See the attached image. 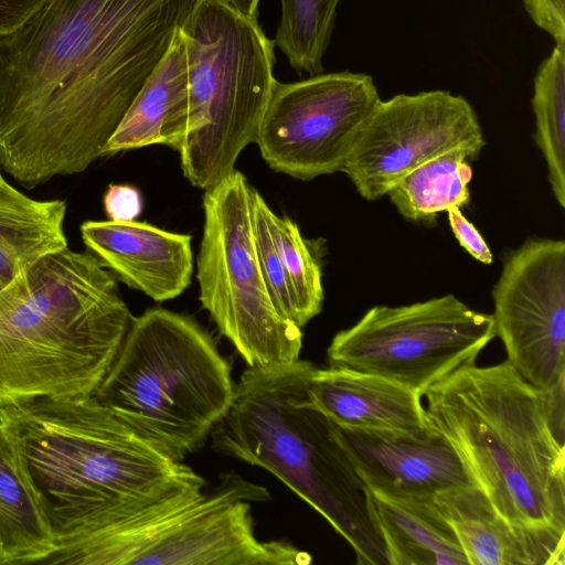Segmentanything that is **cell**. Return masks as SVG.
<instances>
[{
	"label": "cell",
	"instance_id": "obj_1",
	"mask_svg": "<svg viewBox=\"0 0 565 565\" xmlns=\"http://www.w3.org/2000/svg\"><path fill=\"white\" fill-rule=\"evenodd\" d=\"M198 0H47L0 35V163L32 189L85 171Z\"/></svg>",
	"mask_w": 565,
	"mask_h": 565
},
{
	"label": "cell",
	"instance_id": "obj_2",
	"mask_svg": "<svg viewBox=\"0 0 565 565\" xmlns=\"http://www.w3.org/2000/svg\"><path fill=\"white\" fill-rule=\"evenodd\" d=\"M564 383L539 388L508 362L457 369L423 396L475 484L510 523L565 535Z\"/></svg>",
	"mask_w": 565,
	"mask_h": 565
},
{
	"label": "cell",
	"instance_id": "obj_3",
	"mask_svg": "<svg viewBox=\"0 0 565 565\" xmlns=\"http://www.w3.org/2000/svg\"><path fill=\"white\" fill-rule=\"evenodd\" d=\"M0 424L18 450L56 547L194 472L94 395L4 403Z\"/></svg>",
	"mask_w": 565,
	"mask_h": 565
},
{
	"label": "cell",
	"instance_id": "obj_4",
	"mask_svg": "<svg viewBox=\"0 0 565 565\" xmlns=\"http://www.w3.org/2000/svg\"><path fill=\"white\" fill-rule=\"evenodd\" d=\"M132 316L90 252L49 254L0 291V405L93 395Z\"/></svg>",
	"mask_w": 565,
	"mask_h": 565
},
{
	"label": "cell",
	"instance_id": "obj_5",
	"mask_svg": "<svg viewBox=\"0 0 565 565\" xmlns=\"http://www.w3.org/2000/svg\"><path fill=\"white\" fill-rule=\"evenodd\" d=\"M316 366L247 367L211 431L215 451L260 467L319 512L355 552L356 564L388 565L372 495L337 425L308 395Z\"/></svg>",
	"mask_w": 565,
	"mask_h": 565
},
{
	"label": "cell",
	"instance_id": "obj_6",
	"mask_svg": "<svg viewBox=\"0 0 565 565\" xmlns=\"http://www.w3.org/2000/svg\"><path fill=\"white\" fill-rule=\"evenodd\" d=\"M269 498L267 489L233 472L206 489L194 471L106 525L58 545L42 564H310L308 553L287 542L257 539L250 503Z\"/></svg>",
	"mask_w": 565,
	"mask_h": 565
},
{
	"label": "cell",
	"instance_id": "obj_7",
	"mask_svg": "<svg viewBox=\"0 0 565 565\" xmlns=\"http://www.w3.org/2000/svg\"><path fill=\"white\" fill-rule=\"evenodd\" d=\"M235 383L213 339L164 308L132 317L96 399L182 461L231 407Z\"/></svg>",
	"mask_w": 565,
	"mask_h": 565
},
{
	"label": "cell",
	"instance_id": "obj_8",
	"mask_svg": "<svg viewBox=\"0 0 565 565\" xmlns=\"http://www.w3.org/2000/svg\"><path fill=\"white\" fill-rule=\"evenodd\" d=\"M188 70V131L181 169L206 190L235 169L256 141L277 79L275 41L258 20L223 0H198L182 25Z\"/></svg>",
	"mask_w": 565,
	"mask_h": 565
},
{
	"label": "cell",
	"instance_id": "obj_9",
	"mask_svg": "<svg viewBox=\"0 0 565 565\" xmlns=\"http://www.w3.org/2000/svg\"><path fill=\"white\" fill-rule=\"evenodd\" d=\"M254 189L234 169L203 194L198 256L200 301L248 367L299 360L302 332L276 306L257 258Z\"/></svg>",
	"mask_w": 565,
	"mask_h": 565
},
{
	"label": "cell",
	"instance_id": "obj_10",
	"mask_svg": "<svg viewBox=\"0 0 565 565\" xmlns=\"http://www.w3.org/2000/svg\"><path fill=\"white\" fill-rule=\"evenodd\" d=\"M494 337L492 315L445 295L374 306L338 332L327 353L331 366L382 376L423 396L457 369L475 363Z\"/></svg>",
	"mask_w": 565,
	"mask_h": 565
},
{
	"label": "cell",
	"instance_id": "obj_11",
	"mask_svg": "<svg viewBox=\"0 0 565 565\" xmlns=\"http://www.w3.org/2000/svg\"><path fill=\"white\" fill-rule=\"evenodd\" d=\"M380 99L373 77L365 73L277 81L255 143L276 172L305 181L341 172Z\"/></svg>",
	"mask_w": 565,
	"mask_h": 565
},
{
	"label": "cell",
	"instance_id": "obj_12",
	"mask_svg": "<svg viewBox=\"0 0 565 565\" xmlns=\"http://www.w3.org/2000/svg\"><path fill=\"white\" fill-rule=\"evenodd\" d=\"M486 140L471 104L448 90L380 99L341 172L367 201L379 200L405 174L447 151L480 153Z\"/></svg>",
	"mask_w": 565,
	"mask_h": 565
},
{
	"label": "cell",
	"instance_id": "obj_13",
	"mask_svg": "<svg viewBox=\"0 0 565 565\" xmlns=\"http://www.w3.org/2000/svg\"><path fill=\"white\" fill-rule=\"evenodd\" d=\"M492 298L507 361L539 388L565 383V242L533 238L507 254Z\"/></svg>",
	"mask_w": 565,
	"mask_h": 565
},
{
	"label": "cell",
	"instance_id": "obj_14",
	"mask_svg": "<svg viewBox=\"0 0 565 565\" xmlns=\"http://www.w3.org/2000/svg\"><path fill=\"white\" fill-rule=\"evenodd\" d=\"M337 428L372 493L430 500L449 490L476 486L454 446L431 423L411 430Z\"/></svg>",
	"mask_w": 565,
	"mask_h": 565
},
{
	"label": "cell",
	"instance_id": "obj_15",
	"mask_svg": "<svg viewBox=\"0 0 565 565\" xmlns=\"http://www.w3.org/2000/svg\"><path fill=\"white\" fill-rule=\"evenodd\" d=\"M81 236L88 252L127 286L156 301L174 299L193 273L192 236L146 222L86 221Z\"/></svg>",
	"mask_w": 565,
	"mask_h": 565
},
{
	"label": "cell",
	"instance_id": "obj_16",
	"mask_svg": "<svg viewBox=\"0 0 565 565\" xmlns=\"http://www.w3.org/2000/svg\"><path fill=\"white\" fill-rule=\"evenodd\" d=\"M454 529L468 565H564L565 535L519 527L475 487L433 499Z\"/></svg>",
	"mask_w": 565,
	"mask_h": 565
},
{
	"label": "cell",
	"instance_id": "obj_17",
	"mask_svg": "<svg viewBox=\"0 0 565 565\" xmlns=\"http://www.w3.org/2000/svg\"><path fill=\"white\" fill-rule=\"evenodd\" d=\"M308 395L339 426L411 430L430 424L420 395L374 374L331 365L316 367Z\"/></svg>",
	"mask_w": 565,
	"mask_h": 565
},
{
	"label": "cell",
	"instance_id": "obj_18",
	"mask_svg": "<svg viewBox=\"0 0 565 565\" xmlns=\"http://www.w3.org/2000/svg\"><path fill=\"white\" fill-rule=\"evenodd\" d=\"M188 102L186 56L179 31L109 138L103 156L153 145L179 152L188 131Z\"/></svg>",
	"mask_w": 565,
	"mask_h": 565
},
{
	"label": "cell",
	"instance_id": "obj_19",
	"mask_svg": "<svg viewBox=\"0 0 565 565\" xmlns=\"http://www.w3.org/2000/svg\"><path fill=\"white\" fill-rule=\"evenodd\" d=\"M371 495L388 565H468L454 529L433 499Z\"/></svg>",
	"mask_w": 565,
	"mask_h": 565
},
{
	"label": "cell",
	"instance_id": "obj_20",
	"mask_svg": "<svg viewBox=\"0 0 565 565\" xmlns=\"http://www.w3.org/2000/svg\"><path fill=\"white\" fill-rule=\"evenodd\" d=\"M55 550L40 499L0 424V565L42 564Z\"/></svg>",
	"mask_w": 565,
	"mask_h": 565
},
{
	"label": "cell",
	"instance_id": "obj_21",
	"mask_svg": "<svg viewBox=\"0 0 565 565\" xmlns=\"http://www.w3.org/2000/svg\"><path fill=\"white\" fill-rule=\"evenodd\" d=\"M2 171L0 163V281L7 286L42 257L67 247L66 202L31 199Z\"/></svg>",
	"mask_w": 565,
	"mask_h": 565
},
{
	"label": "cell",
	"instance_id": "obj_22",
	"mask_svg": "<svg viewBox=\"0 0 565 565\" xmlns=\"http://www.w3.org/2000/svg\"><path fill=\"white\" fill-rule=\"evenodd\" d=\"M478 156L463 148L439 154L401 178L386 195L404 218L431 223L438 213L469 202L470 162Z\"/></svg>",
	"mask_w": 565,
	"mask_h": 565
},
{
	"label": "cell",
	"instance_id": "obj_23",
	"mask_svg": "<svg viewBox=\"0 0 565 565\" xmlns=\"http://www.w3.org/2000/svg\"><path fill=\"white\" fill-rule=\"evenodd\" d=\"M535 118V142L541 150L547 179L558 205L565 207V43H555L539 65L531 99Z\"/></svg>",
	"mask_w": 565,
	"mask_h": 565
},
{
	"label": "cell",
	"instance_id": "obj_24",
	"mask_svg": "<svg viewBox=\"0 0 565 565\" xmlns=\"http://www.w3.org/2000/svg\"><path fill=\"white\" fill-rule=\"evenodd\" d=\"M275 44L298 74L323 73L340 0H280Z\"/></svg>",
	"mask_w": 565,
	"mask_h": 565
},
{
	"label": "cell",
	"instance_id": "obj_25",
	"mask_svg": "<svg viewBox=\"0 0 565 565\" xmlns=\"http://www.w3.org/2000/svg\"><path fill=\"white\" fill-rule=\"evenodd\" d=\"M267 221L278 256L300 312L301 328L320 313L323 303L322 271L298 225L286 215L267 210Z\"/></svg>",
	"mask_w": 565,
	"mask_h": 565
},
{
	"label": "cell",
	"instance_id": "obj_26",
	"mask_svg": "<svg viewBox=\"0 0 565 565\" xmlns=\"http://www.w3.org/2000/svg\"><path fill=\"white\" fill-rule=\"evenodd\" d=\"M268 204L254 189L253 214L257 258L271 297L280 312L301 328L297 300L275 247L267 221Z\"/></svg>",
	"mask_w": 565,
	"mask_h": 565
},
{
	"label": "cell",
	"instance_id": "obj_27",
	"mask_svg": "<svg viewBox=\"0 0 565 565\" xmlns=\"http://www.w3.org/2000/svg\"><path fill=\"white\" fill-rule=\"evenodd\" d=\"M103 203L107 216L114 222L136 221L143 207L140 191L129 184H109Z\"/></svg>",
	"mask_w": 565,
	"mask_h": 565
},
{
	"label": "cell",
	"instance_id": "obj_28",
	"mask_svg": "<svg viewBox=\"0 0 565 565\" xmlns=\"http://www.w3.org/2000/svg\"><path fill=\"white\" fill-rule=\"evenodd\" d=\"M536 26L550 34L555 43H565V0H521Z\"/></svg>",
	"mask_w": 565,
	"mask_h": 565
},
{
	"label": "cell",
	"instance_id": "obj_29",
	"mask_svg": "<svg viewBox=\"0 0 565 565\" xmlns=\"http://www.w3.org/2000/svg\"><path fill=\"white\" fill-rule=\"evenodd\" d=\"M447 212L450 228L459 244L475 259L482 264H491L493 256L486 241L475 225L466 218L459 207Z\"/></svg>",
	"mask_w": 565,
	"mask_h": 565
},
{
	"label": "cell",
	"instance_id": "obj_30",
	"mask_svg": "<svg viewBox=\"0 0 565 565\" xmlns=\"http://www.w3.org/2000/svg\"><path fill=\"white\" fill-rule=\"evenodd\" d=\"M47 0H0V35L8 34L30 17Z\"/></svg>",
	"mask_w": 565,
	"mask_h": 565
},
{
	"label": "cell",
	"instance_id": "obj_31",
	"mask_svg": "<svg viewBox=\"0 0 565 565\" xmlns=\"http://www.w3.org/2000/svg\"><path fill=\"white\" fill-rule=\"evenodd\" d=\"M241 14L257 20L258 4L260 0H223Z\"/></svg>",
	"mask_w": 565,
	"mask_h": 565
},
{
	"label": "cell",
	"instance_id": "obj_32",
	"mask_svg": "<svg viewBox=\"0 0 565 565\" xmlns=\"http://www.w3.org/2000/svg\"><path fill=\"white\" fill-rule=\"evenodd\" d=\"M6 286L0 281V291L4 288Z\"/></svg>",
	"mask_w": 565,
	"mask_h": 565
}]
</instances>
